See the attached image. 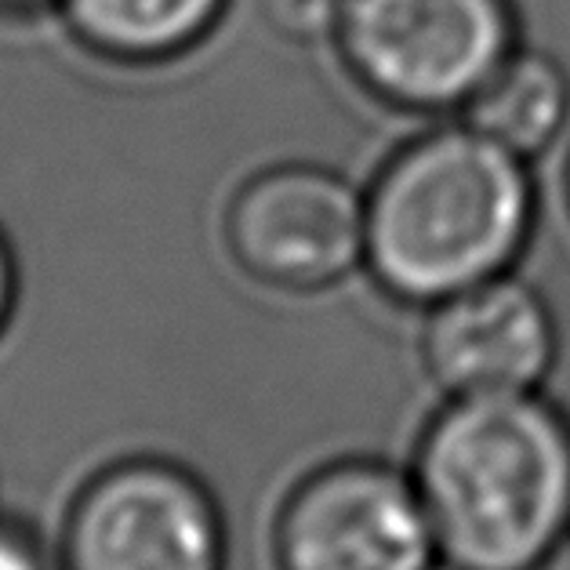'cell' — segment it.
Wrapping results in <instances>:
<instances>
[{"instance_id": "1", "label": "cell", "mask_w": 570, "mask_h": 570, "mask_svg": "<svg viewBox=\"0 0 570 570\" xmlns=\"http://www.w3.org/2000/svg\"><path fill=\"white\" fill-rule=\"evenodd\" d=\"M538 193L520 153L462 120L400 142L364 189V269L385 298L429 309L512 273Z\"/></svg>"}, {"instance_id": "2", "label": "cell", "mask_w": 570, "mask_h": 570, "mask_svg": "<svg viewBox=\"0 0 570 570\" xmlns=\"http://www.w3.org/2000/svg\"><path fill=\"white\" fill-rule=\"evenodd\" d=\"M411 476L448 570H541L570 538V419L538 389L448 396Z\"/></svg>"}, {"instance_id": "3", "label": "cell", "mask_w": 570, "mask_h": 570, "mask_svg": "<svg viewBox=\"0 0 570 570\" xmlns=\"http://www.w3.org/2000/svg\"><path fill=\"white\" fill-rule=\"evenodd\" d=\"M345 77L393 114H465L517 51L512 0H350L335 30Z\"/></svg>"}, {"instance_id": "4", "label": "cell", "mask_w": 570, "mask_h": 570, "mask_svg": "<svg viewBox=\"0 0 570 570\" xmlns=\"http://www.w3.org/2000/svg\"><path fill=\"white\" fill-rule=\"evenodd\" d=\"M55 552L62 570H226L229 541L197 472L131 454L77 487Z\"/></svg>"}, {"instance_id": "5", "label": "cell", "mask_w": 570, "mask_h": 570, "mask_svg": "<svg viewBox=\"0 0 570 570\" xmlns=\"http://www.w3.org/2000/svg\"><path fill=\"white\" fill-rule=\"evenodd\" d=\"M222 244L247 281L316 295L364 269V189L313 160L266 164L229 193Z\"/></svg>"}, {"instance_id": "6", "label": "cell", "mask_w": 570, "mask_h": 570, "mask_svg": "<svg viewBox=\"0 0 570 570\" xmlns=\"http://www.w3.org/2000/svg\"><path fill=\"white\" fill-rule=\"evenodd\" d=\"M276 570H440L411 469L335 458L291 487L273 520Z\"/></svg>"}, {"instance_id": "7", "label": "cell", "mask_w": 570, "mask_h": 570, "mask_svg": "<svg viewBox=\"0 0 570 570\" xmlns=\"http://www.w3.org/2000/svg\"><path fill=\"white\" fill-rule=\"evenodd\" d=\"M422 364L443 396L534 393L556 364L549 302L502 273L425 309Z\"/></svg>"}, {"instance_id": "8", "label": "cell", "mask_w": 570, "mask_h": 570, "mask_svg": "<svg viewBox=\"0 0 570 570\" xmlns=\"http://www.w3.org/2000/svg\"><path fill=\"white\" fill-rule=\"evenodd\" d=\"M233 0H62L69 40L106 66L157 69L200 51Z\"/></svg>"}, {"instance_id": "9", "label": "cell", "mask_w": 570, "mask_h": 570, "mask_svg": "<svg viewBox=\"0 0 570 570\" xmlns=\"http://www.w3.org/2000/svg\"><path fill=\"white\" fill-rule=\"evenodd\" d=\"M570 114V85L556 59L541 51L517 48L494 69V77L465 106V120L494 142L520 153L523 160L538 157L556 142Z\"/></svg>"}, {"instance_id": "10", "label": "cell", "mask_w": 570, "mask_h": 570, "mask_svg": "<svg viewBox=\"0 0 570 570\" xmlns=\"http://www.w3.org/2000/svg\"><path fill=\"white\" fill-rule=\"evenodd\" d=\"M350 0H258V19L287 45H331Z\"/></svg>"}, {"instance_id": "11", "label": "cell", "mask_w": 570, "mask_h": 570, "mask_svg": "<svg viewBox=\"0 0 570 570\" xmlns=\"http://www.w3.org/2000/svg\"><path fill=\"white\" fill-rule=\"evenodd\" d=\"M0 570H62V567H59V552H51L30 523L16 517H0Z\"/></svg>"}, {"instance_id": "12", "label": "cell", "mask_w": 570, "mask_h": 570, "mask_svg": "<svg viewBox=\"0 0 570 570\" xmlns=\"http://www.w3.org/2000/svg\"><path fill=\"white\" fill-rule=\"evenodd\" d=\"M19 287H22L19 255H16V247H11L8 233L0 229V338L8 335L11 320H16V309H19Z\"/></svg>"}, {"instance_id": "13", "label": "cell", "mask_w": 570, "mask_h": 570, "mask_svg": "<svg viewBox=\"0 0 570 570\" xmlns=\"http://www.w3.org/2000/svg\"><path fill=\"white\" fill-rule=\"evenodd\" d=\"M62 0H0V19H19L30 22L40 16H55Z\"/></svg>"}, {"instance_id": "14", "label": "cell", "mask_w": 570, "mask_h": 570, "mask_svg": "<svg viewBox=\"0 0 570 570\" xmlns=\"http://www.w3.org/2000/svg\"><path fill=\"white\" fill-rule=\"evenodd\" d=\"M567 178H570V175H567ZM567 189H570V183H567Z\"/></svg>"}]
</instances>
